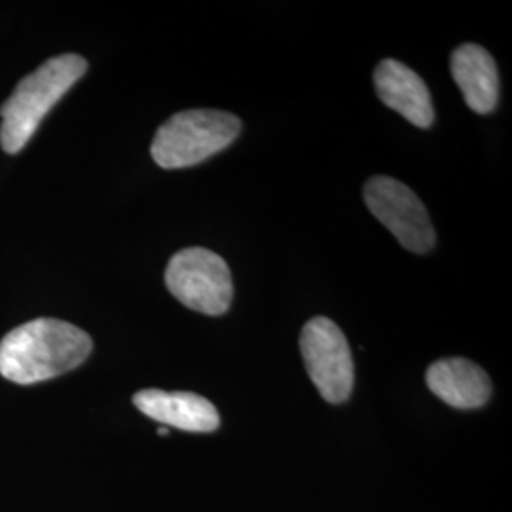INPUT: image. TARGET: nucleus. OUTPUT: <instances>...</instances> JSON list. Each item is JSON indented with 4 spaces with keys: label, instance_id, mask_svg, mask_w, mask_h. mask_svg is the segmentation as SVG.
I'll return each mask as SVG.
<instances>
[{
    "label": "nucleus",
    "instance_id": "nucleus-1",
    "mask_svg": "<svg viewBox=\"0 0 512 512\" xmlns=\"http://www.w3.org/2000/svg\"><path fill=\"white\" fill-rule=\"evenodd\" d=\"M93 342L88 332L59 319H35L0 340V374L19 385H33L82 365Z\"/></svg>",
    "mask_w": 512,
    "mask_h": 512
},
{
    "label": "nucleus",
    "instance_id": "nucleus-9",
    "mask_svg": "<svg viewBox=\"0 0 512 512\" xmlns=\"http://www.w3.org/2000/svg\"><path fill=\"white\" fill-rule=\"evenodd\" d=\"M425 382L440 401L459 410L480 408L492 397L490 376L463 357L440 359L433 363L427 370Z\"/></svg>",
    "mask_w": 512,
    "mask_h": 512
},
{
    "label": "nucleus",
    "instance_id": "nucleus-4",
    "mask_svg": "<svg viewBox=\"0 0 512 512\" xmlns=\"http://www.w3.org/2000/svg\"><path fill=\"white\" fill-rule=\"evenodd\" d=\"M165 285L181 304L203 315H222L232 306L234 283L222 256L190 247L173 256L165 270Z\"/></svg>",
    "mask_w": 512,
    "mask_h": 512
},
{
    "label": "nucleus",
    "instance_id": "nucleus-8",
    "mask_svg": "<svg viewBox=\"0 0 512 512\" xmlns=\"http://www.w3.org/2000/svg\"><path fill=\"white\" fill-rule=\"evenodd\" d=\"M378 97L389 109L397 110L410 124L431 128L435 110L425 82L401 61L385 59L374 71Z\"/></svg>",
    "mask_w": 512,
    "mask_h": 512
},
{
    "label": "nucleus",
    "instance_id": "nucleus-7",
    "mask_svg": "<svg viewBox=\"0 0 512 512\" xmlns=\"http://www.w3.org/2000/svg\"><path fill=\"white\" fill-rule=\"evenodd\" d=\"M133 404L150 420L165 427H175L188 433H213L219 429L217 408L196 393L143 389L135 393Z\"/></svg>",
    "mask_w": 512,
    "mask_h": 512
},
{
    "label": "nucleus",
    "instance_id": "nucleus-3",
    "mask_svg": "<svg viewBox=\"0 0 512 512\" xmlns=\"http://www.w3.org/2000/svg\"><path fill=\"white\" fill-rule=\"evenodd\" d=\"M241 133L238 116L222 110H183L156 131L152 158L164 169H183L202 164L230 147Z\"/></svg>",
    "mask_w": 512,
    "mask_h": 512
},
{
    "label": "nucleus",
    "instance_id": "nucleus-5",
    "mask_svg": "<svg viewBox=\"0 0 512 512\" xmlns=\"http://www.w3.org/2000/svg\"><path fill=\"white\" fill-rule=\"evenodd\" d=\"M300 349L311 382L330 404L346 403L355 384V365L342 329L327 317L306 323Z\"/></svg>",
    "mask_w": 512,
    "mask_h": 512
},
{
    "label": "nucleus",
    "instance_id": "nucleus-10",
    "mask_svg": "<svg viewBox=\"0 0 512 512\" xmlns=\"http://www.w3.org/2000/svg\"><path fill=\"white\" fill-rule=\"evenodd\" d=\"M450 67L469 109L490 114L499 101V74L494 57L478 44H463L452 54Z\"/></svg>",
    "mask_w": 512,
    "mask_h": 512
},
{
    "label": "nucleus",
    "instance_id": "nucleus-11",
    "mask_svg": "<svg viewBox=\"0 0 512 512\" xmlns=\"http://www.w3.org/2000/svg\"><path fill=\"white\" fill-rule=\"evenodd\" d=\"M167 433H169V431H167V427H162V429H160V435H162V437H167Z\"/></svg>",
    "mask_w": 512,
    "mask_h": 512
},
{
    "label": "nucleus",
    "instance_id": "nucleus-6",
    "mask_svg": "<svg viewBox=\"0 0 512 512\" xmlns=\"http://www.w3.org/2000/svg\"><path fill=\"white\" fill-rule=\"evenodd\" d=\"M365 203L404 249L425 255L435 247V228L420 198L391 177H372L365 184Z\"/></svg>",
    "mask_w": 512,
    "mask_h": 512
},
{
    "label": "nucleus",
    "instance_id": "nucleus-2",
    "mask_svg": "<svg viewBox=\"0 0 512 512\" xmlns=\"http://www.w3.org/2000/svg\"><path fill=\"white\" fill-rule=\"evenodd\" d=\"M88 63L76 54L57 55L25 76L0 107V145L18 154L35 135L44 116L84 76Z\"/></svg>",
    "mask_w": 512,
    "mask_h": 512
}]
</instances>
